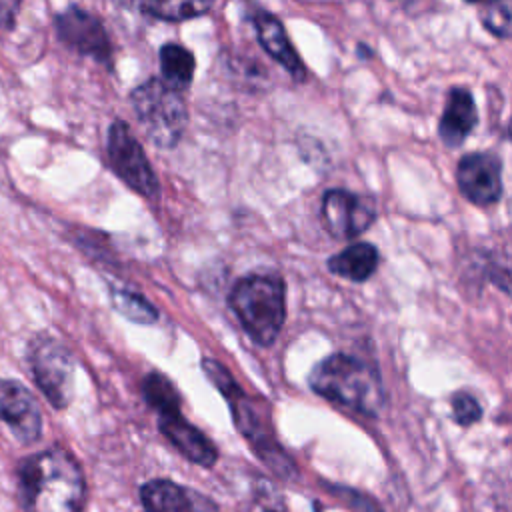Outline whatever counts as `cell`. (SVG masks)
<instances>
[{
	"instance_id": "obj_22",
	"label": "cell",
	"mask_w": 512,
	"mask_h": 512,
	"mask_svg": "<svg viewBox=\"0 0 512 512\" xmlns=\"http://www.w3.org/2000/svg\"><path fill=\"white\" fill-rule=\"evenodd\" d=\"M20 8V0H0V26L10 28Z\"/></svg>"
},
{
	"instance_id": "obj_13",
	"label": "cell",
	"mask_w": 512,
	"mask_h": 512,
	"mask_svg": "<svg viewBox=\"0 0 512 512\" xmlns=\"http://www.w3.org/2000/svg\"><path fill=\"white\" fill-rule=\"evenodd\" d=\"M476 124H478V110H476L472 92L462 86L452 88L446 96L444 112L438 124L440 140L450 148H458L470 136Z\"/></svg>"
},
{
	"instance_id": "obj_10",
	"label": "cell",
	"mask_w": 512,
	"mask_h": 512,
	"mask_svg": "<svg viewBox=\"0 0 512 512\" xmlns=\"http://www.w3.org/2000/svg\"><path fill=\"white\" fill-rule=\"evenodd\" d=\"M460 192L478 206H490L502 196L500 160L486 152H470L462 156L456 170Z\"/></svg>"
},
{
	"instance_id": "obj_21",
	"label": "cell",
	"mask_w": 512,
	"mask_h": 512,
	"mask_svg": "<svg viewBox=\"0 0 512 512\" xmlns=\"http://www.w3.org/2000/svg\"><path fill=\"white\" fill-rule=\"evenodd\" d=\"M452 414H454L458 424L470 426L482 416V410H480V404L476 402L474 396H470L466 392H460L452 398Z\"/></svg>"
},
{
	"instance_id": "obj_3",
	"label": "cell",
	"mask_w": 512,
	"mask_h": 512,
	"mask_svg": "<svg viewBox=\"0 0 512 512\" xmlns=\"http://www.w3.org/2000/svg\"><path fill=\"white\" fill-rule=\"evenodd\" d=\"M230 306L250 338L262 346H270L278 338L286 318L284 282L274 274L246 276L234 286Z\"/></svg>"
},
{
	"instance_id": "obj_7",
	"label": "cell",
	"mask_w": 512,
	"mask_h": 512,
	"mask_svg": "<svg viewBox=\"0 0 512 512\" xmlns=\"http://www.w3.org/2000/svg\"><path fill=\"white\" fill-rule=\"evenodd\" d=\"M376 218V208L370 198L348 192L328 190L322 198V220L328 232L336 238H354L362 234Z\"/></svg>"
},
{
	"instance_id": "obj_18",
	"label": "cell",
	"mask_w": 512,
	"mask_h": 512,
	"mask_svg": "<svg viewBox=\"0 0 512 512\" xmlns=\"http://www.w3.org/2000/svg\"><path fill=\"white\" fill-rule=\"evenodd\" d=\"M144 398L148 400V404L160 414V412H168L174 408H180V398L176 388L172 386V382L164 376V374H150L146 376L144 384Z\"/></svg>"
},
{
	"instance_id": "obj_4",
	"label": "cell",
	"mask_w": 512,
	"mask_h": 512,
	"mask_svg": "<svg viewBox=\"0 0 512 512\" xmlns=\"http://www.w3.org/2000/svg\"><path fill=\"white\" fill-rule=\"evenodd\" d=\"M130 104L146 138L158 148H172L184 134L188 110L180 90L162 78H150L130 92Z\"/></svg>"
},
{
	"instance_id": "obj_12",
	"label": "cell",
	"mask_w": 512,
	"mask_h": 512,
	"mask_svg": "<svg viewBox=\"0 0 512 512\" xmlns=\"http://www.w3.org/2000/svg\"><path fill=\"white\" fill-rule=\"evenodd\" d=\"M160 430L162 434L192 462L200 466H212L216 462V448L214 444L194 428L180 412V408L160 412Z\"/></svg>"
},
{
	"instance_id": "obj_17",
	"label": "cell",
	"mask_w": 512,
	"mask_h": 512,
	"mask_svg": "<svg viewBox=\"0 0 512 512\" xmlns=\"http://www.w3.org/2000/svg\"><path fill=\"white\" fill-rule=\"evenodd\" d=\"M214 0H144V10L160 20L182 22L206 14Z\"/></svg>"
},
{
	"instance_id": "obj_5",
	"label": "cell",
	"mask_w": 512,
	"mask_h": 512,
	"mask_svg": "<svg viewBox=\"0 0 512 512\" xmlns=\"http://www.w3.org/2000/svg\"><path fill=\"white\" fill-rule=\"evenodd\" d=\"M28 364L46 400L62 410L72 400L74 360L68 348L48 334H38L28 346Z\"/></svg>"
},
{
	"instance_id": "obj_23",
	"label": "cell",
	"mask_w": 512,
	"mask_h": 512,
	"mask_svg": "<svg viewBox=\"0 0 512 512\" xmlns=\"http://www.w3.org/2000/svg\"><path fill=\"white\" fill-rule=\"evenodd\" d=\"M466 2H480V0H466Z\"/></svg>"
},
{
	"instance_id": "obj_24",
	"label": "cell",
	"mask_w": 512,
	"mask_h": 512,
	"mask_svg": "<svg viewBox=\"0 0 512 512\" xmlns=\"http://www.w3.org/2000/svg\"><path fill=\"white\" fill-rule=\"evenodd\" d=\"M118 2H132V0H118Z\"/></svg>"
},
{
	"instance_id": "obj_6",
	"label": "cell",
	"mask_w": 512,
	"mask_h": 512,
	"mask_svg": "<svg viewBox=\"0 0 512 512\" xmlns=\"http://www.w3.org/2000/svg\"><path fill=\"white\" fill-rule=\"evenodd\" d=\"M106 150L110 166L122 182H126L134 192L146 198L158 196V180L154 176V170L142 150V144L132 134L126 122L114 120L110 124Z\"/></svg>"
},
{
	"instance_id": "obj_11",
	"label": "cell",
	"mask_w": 512,
	"mask_h": 512,
	"mask_svg": "<svg viewBox=\"0 0 512 512\" xmlns=\"http://www.w3.org/2000/svg\"><path fill=\"white\" fill-rule=\"evenodd\" d=\"M140 496L146 512H218L210 498L172 480H150Z\"/></svg>"
},
{
	"instance_id": "obj_2",
	"label": "cell",
	"mask_w": 512,
	"mask_h": 512,
	"mask_svg": "<svg viewBox=\"0 0 512 512\" xmlns=\"http://www.w3.org/2000/svg\"><path fill=\"white\" fill-rule=\"evenodd\" d=\"M310 386L330 402L366 416H376L384 406V386L378 372L348 354H334L320 362L310 374Z\"/></svg>"
},
{
	"instance_id": "obj_16",
	"label": "cell",
	"mask_w": 512,
	"mask_h": 512,
	"mask_svg": "<svg viewBox=\"0 0 512 512\" xmlns=\"http://www.w3.org/2000/svg\"><path fill=\"white\" fill-rule=\"evenodd\" d=\"M158 62H160V78L168 86L176 90H184L190 86L194 76V56L190 50H186L180 44L168 42L160 48Z\"/></svg>"
},
{
	"instance_id": "obj_9",
	"label": "cell",
	"mask_w": 512,
	"mask_h": 512,
	"mask_svg": "<svg viewBox=\"0 0 512 512\" xmlns=\"http://www.w3.org/2000/svg\"><path fill=\"white\" fill-rule=\"evenodd\" d=\"M0 420L22 444H32L42 434V412L34 394L18 380L0 378Z\"/></svg>"
},
{
	"instance_id": "obj_20",
	"label": "cell",
	"mask_w": 512,
	"mask_h": 512,
	"mask_svg": "<svg viewBox=\"0 0 512 512\" xmlns=\"http://www.w3.org/2000/svg\"><path fill=\"white\" fill-rule=\"evenodd\" d=\"M512 0H490L480 10V22L498 38L510 36Z\"/></svg>"
},
{
	"instance_id": "obj_19",
	"label": "cell",
	"mask_w": 512,
	"mask_h": 512,
	"mask_svg": "<svg viewBox=\"0 0 512 512\" xmlns=\"http://www.w3.org/2000/svg\"><path fill=\"white\" fill-rule=\"evenodd\" d=\"M112 302L116 306V310L120 314H124L126 318L140 322V324H148L156 320V310L152 308V304L148 300H144L142 296L130 292V290H112Z\"/></svg>"
},
{
	"instance_id": "obj_15",
	"label": "cell",
	"mask_w": 512,
	"mask_h": 512,
	"mask_svg": "<svg viewBox=\"0 0 512 512\" xmlns=\"http://www.w3.org/2000/svg\"><path fill=\"white\" fill-rule=\"evenodd\" d=\"M378 266V252L368 242H356L328 260V268L346 280L364 282Z\"/></svg>"
},
{
	"instance_id": "obj_1",
	"label": "cell",
	"mask_w": 512,
	"mask_h": 512,
	"mask_svg": "<svg viewBox=\"0 0 512 512\" xmlns=\"http://www.w3.org/2000/svg\"><path fill=\"white\" fill-rule=\"evenodd\" d=\"M20 500L26 512H82L86 482L76 458L52 446L28 456L18 470Z\"/></svg>"
},
{
	"instance_id": "obj_14",
	"label": "cell",
	"mask_w": 512,
	"mask_h": 512,
	"mask_svg": "<svg viewBox=\"0 0 512 512\" xmlns=\"http://www.w3.org/2000/svg\"><path fill=\"white\" fill-rule=\"evenodd\" d=\"M252 24L256 28V36L260 46L284 68L288 70L296 80L304 78V64L298 56V52L294 50L292 42L286 36V30L282 26V22L274 16L268 14L264 10H256L252 16Z\"/></svg>"
},
{
	"instance_id": "obj_8",
	"label": "cell",
	"mask_w": 512,
	"mask_h": 512,
	"mask_svg": "<svg viewBox=\"0 0 512 512\" xmlns=\"http://www.w3.org/2000/svg\"><path fill=\"white\" fill-rule=\"evenodd\" d=\"M58 38L72 50L98 62H110V40L102 22L90 12L70 6L56 16Z\"/></svg>"
}]
</instances>
